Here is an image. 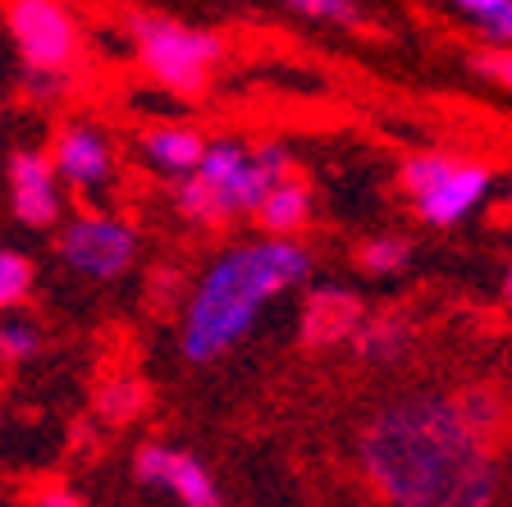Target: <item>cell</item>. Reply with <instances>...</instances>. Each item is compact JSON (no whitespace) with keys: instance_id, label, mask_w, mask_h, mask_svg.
Wrapping results in <instances>:
<instances>
[{"instance_id":"cell-1","label":"cell","mask_w":512,"mask_h":507,"mask_svg":"<svg viewBox=\"0 0 512 507\" xmlns=\"http://www.w3.org/2000/svg\"><path fill=\"white\" fill-rule=\"evenodd\" d=\"M366 476L389 507H494L499 462L448 393L384 402L357 439Z\"/></svg>"},{"instance_id":"cell-2","label":"cell","mask_w":512,"mask_h":507,"mask_svg":"<svg viewBox=\"0 0 512 507\" xmlns=\"http://www.w3.org/2000/svg\"><path fill=\"white\" fill-rule=\"evenodd\" d=\"M311 256L307 247L288 238H261L224 252L220 261L192 288L188 311H183V357L192 366L224 357V352L252 334L256 316L275 293L307 279Z\"/></svg>"},{"instance_id":"cell-3","label":"cell","mask_w":512,"mask_h":507,"mask_svg":"<svg viewBox=\"0 0 512 507\" xmlns=\"http://www.w3.org/2000/svg\"><path fill=\"white\" fill-rule=\"evenodd\" d=\"M128 42L138 51V64L179 96H197L211 83V69L220 64L224 42L206 28H188L165 14H133L128 19Z\"/></svg>"},{"instance_id":"cell-4","label":"cell","mask_w":512,"mask_h":507,"mask_svg":"<svg viewBox=\"0 0 512 507\" xmlns=\"http://www.w3.org/2000/svg\"><path fill=\"white\" fill-rule=\"evenodd\" d=\"M288 169H293V156H288V147H279V142L256 147V151L238 147V142H206L197 169H188V174H197V179L211 188L215 206H220L224 220H229V215H256L261 197L284 179Z\"/></svg>"},{"instance_id":"cell-5","label":"cell","mask_w":512,"mask_h":507,"mask_svg":"<svg viewBox=\"0 0 512 507\" xmlns=\"http://www.w3.org/2000/svg\"><path fill=\"white\" fill-rule=\"evenodd\" d=\"M5 28L28 69H74L83 28L64 0H5Z\"/></svg>"},{"instance_id":"cell-6","label":"cell","mask_w":512,"mask_h":507,"mask_svg":"<svg viewBox=\"0 0 512 507\" xmlns=\"http://www.w3.org/2000/svg\"><path fill=\"white\" fill-rule=\"evenodd\" d=\"M60 256L87 279H119L138 261V233L115 215H78L60 233Z\"/></svg>"},{"instance_id":"cell-7","label":"cell","mask_w":512,"mask_h":507,"mask_svg":"<svg viewBox=\"0 0 512 507\" xmlns=\"http://www.w3.org/2000/svg\"><path fill=\"white\" fill-rule=\"evenodd\" d=\"M10 206L19 224L46 229L60 220V174L42 151H14L10 160Z\"/></svg>"},{"instance_id":"cell-8","label":"cell","mask_w":512,"mask_h":507,"mask_svg":"<svg viewBox=\"0 0 512 507\" xmlns=\"http://www.w3.org/2000/svg\"><path fill=\"white\" fill-rule=\"evenodd\" d=\"M51 165L60 174V183L74 188H101L115 174V147L101 128L92 124H69L60 128V138L51 147Z\"/></svg>"},{"instance_id":"cell-9","label":"cell","mask_w":512,"mask_h":507,"mask_svg":"<svg viewBox=\"0 0 512 507\" xmlns=\"http://www.w3.org/2000/svg\"><path fill=\"white\" fill-rule=\"evenodd\" d=\"M362 316L366 307L357 293H348V288H316V293H307L298 316L302 348H339V343H348L357 334Z\"/></svg>"},{"instance_id":"cell-10","label":"cell","mask_w":512,"mask_h":507,"mask_svg":"<svg viewBox=\"0 0 512 507\" xmlns=\"http://www.w3.org/2000/svg\"><path fill=\"white\" fill-rule=\"evenodd\" d=\"M485 192H490V169L462 165L458 160V165L444 174V183H435L426 197H416V206H421V215H426L435 229H453V224H462L480 201H485Z\"/></svg>"},{"instance_id":"cell-11","label":"cell","mask_w":512,"mask_h":507,"mask_svg":"<svg viewBox=\"0 0 512 507\" xmlns=\"http://www.w3.org/2000/svg\"><path fill=\"white\" fill-rule=\"evenodd\" d=\"M352 343H357V352H362L366 361H375V366H394V361H403L407 348H412V320H407L403 311L362 316Z\"/></svg>"},{"instance_id":"cell-12","label":"cell","mask_w":512,"mask_h":507,"mask_svg":"<svg viewBox=\"0 0 512 507\" xmlns=\"http://www.w3.org/2000/svg\"><path fill=\"white\" fill-rule=\"evenodd\" d=\"M160 489H170L174 498H179L183 507H224L220 503V489H215L211 471H206L202 462L192 453H165V462H160Z\"/></svg>"},{"instance_id":"cell-13","label":"cell","mask_w":512,"mask_h":507,"mask_svg":"<svg viewBox=\"0 0 512 507\" xmlns=\"http://www.w3.org/2000/svg\"><path fill=\"white\" fill-rule=\"evenodd\" d=\"M202 151H206V138L197 128H151V133H142V156L156 169H165V174L197 169Z\"/></svg>"},{"instance_id":"cell-14","label":"cell","mask_w":512,"mask_h":507,"mask_svg":"<svg viewBox=\"0 0 512 507\" xmlns=\"http://www.w3.org/2000/svg\"><path fill=\"white\" fill-rule=\"evenodd\" d=\"M256 215H261V224H266L275 238H284V233L302 229L311 215V188L302 179H293V174H284V179L275 183V188L261 197V206H256Z\"/></svg>"},{"instance_id":"cell-15","label":"cell","mask_w":512,"mask_h":507,"mask_svg":"<svg viewBox=\"0 0 512 507\" xmlns=\"http://www.w3.org/2000/svg\"><path fill=\"white\" fill-rule=\"evenodd\" d=\"M147 402H151L147 384L128 380V375H124V380L101 384V393H96V412H101V421H106V425H128L133 416L147 412Z\"/></svg>"},{"instance_id":"cell-16","label":"cell","mask_w":512,"mask_h":507,"mask_svg":"<svg viewBox=\"0 0 512 507\" xmlns=\"http://www.w3.org/2000/svg\"><path fill=\"white\" fill-rule=\"evenodd\" d=\"M458 165L453 156H444V151H421V156H407L403 169H398V183H403L407 197H426L435 183H444V174Z\"/></svg>"},{"instance_id":"cell-17","label":"cell","mask_w":512,"mask_h":507,"mask_svg":"<svg viewBox=\"0 0 512 507\" xmlns=\"http://www.w3.org/2000/svg\"><path fill=\"white\" fill-rule=\"evenodd\" d=\"M453 407H458L462 421H467L476 434H485V439H490V434L499 430V421H503L499 393H494V389H480V384H476V389H462L458 398H453Z\"/></svg>"},{"instance_id":"cell-18","label":"cell","mask_w":512,"mask_h":507,"mask_svg":"<svg viewBox=\"0 0 512 507\" xmlns=\"http://www.w3.org/2000/svg\"><path fill=\"white\" fill-rule=\"evenodd\" d=\"M32 293V261L14 247H0V311H14Z\"/></svg>"},{"instance_id":"cell-19","label":"cell","mask_w":512,"mask_h":507,"mask_svg":"<svg viewBox=\"0 0 512 507\" xmlns=\"http://www.w3.org/2000/svg\"><path fill=\"white\" fill-rule=\"evenodd\" d=\"M407 256H412V247H407V238H398V233H380V238H371V243L362 247V270L366 275H394V270H403Z\"/></svg>"},{"instance_id":"cell-20","label":"cell","mask_w":512,"mask_h":507,"mask_svg":"<svg viewBox=\"0 0 512 507\" xmlns=\"http://www.w3.org/2000/svg\"><path fill=\"white\" fill-rule=\"evenodd\" d=\"M42 352V334L28 320H0V361L5 366H19V361H32Z\"/></svg>"},{"instance_id":"cell-21","label":"cell","mask_w":512,"mask_h":507,"mask_svg":"<svg viewBox=\"0 0 512 507\" xmlns=\"http://www.w3.org/2000/svg\"><path fill=\"white\" fill-rule=\"evenodd\" d=\"M69 92V69H28L23 78V96L32 101H60Z\"/></svg>"},{"instance_id":"cell-22","label":"cell","mask_w":512,"mask_h":507,"mask_svg":"<svg viewBox=\"0 0 512 507\" xmlns=\"http://www.w3.org/2000/svg\"><path fill=\"white\" fill-rule=\"evenodd\" d=\"M298 14L311 19H330V23H357V0H288Z\"/></svg>"},{"instance_id":"cell-23","label":"cell","mask_w":512,"mask_h":507,"mask_svg":"<svg viewBox=\"0 0 512 507\" xmlns=\"http://www.w3.org/2000/svg\"><path fill=\"white\" fill-rule=\"evenodd\" d=\"M476 28H480V37H485V42L508 46L512 42V0H499L494 10H485L476 19Z\"/></svg>"},{"instance_id":"cell-24","label":"cell","mask_w":512,"mask_h":507,"mask_svg":"<svg viewBox=\"0 0 512 507\" xmlns=\"http://www.w3.org/2000/svg\"><path fill=\"white\" fill-rule=\"evenodd\" d=\"M471 69L503 87H512V51H480V55H471Z\"/></svg>"},{"instance_id":"cell-25","label":"cell","mask_w":512,"mask_h":507,"mask_svg":"<svg viewBox=\"0 0 512 507\" xmlns=\"http://www.w3.org/2000/svg\"><path fill=\"white\" fill-rule=\"evenodd\" d=\"M28 507H87V503L74 494V489H64V485H42L37 494L28 498Z\"/></svg>"},{"instance_id":"cell-26","label":"cell","mask_w":512,"mask_h":507,"mask_svg":"<svg viewBox=\"0 0 512 507\" xmlns=\"http://www.w3.org/2000/svg\"><path fill=\"white\" fill-rule=\"evenodd\" d=\"M448 5H453V10H458V14H471V19H480V14H485V10H494L499 0H448Z\"/></svg>"},{"instance_id":"cell-27","label":"cell","mask_w":512,"mask_h":507,"mask_svg":"<svg viewBox=\"0 0 512 507\" xmlns=\"http://www.w3.org/2000/svg\"><path fill=\"white\" fill-rule=\"evenodd\" d=\"M503 293H508V302H512V270H508V279H503Z\"/></svg>"}]
</instances>
